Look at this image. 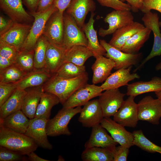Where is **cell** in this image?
<instances>
[{
    "instance_id": "46",
    "label": "cell",
    "mask_w": 161,
    "mask_h": 161,
    "mask_svg": "<svg viewBox=\"0 0 161 161\" xmlns=\"http://www.w3.org/2000/svg\"><path fill=\"white\" fill-rule=\"evenodd\" d=\"M16 22L12 20L0 16V35L4 33L10 28Z\"/></svg>"
},
{
    "instance_id": "54",
    "label": "cell",
    "mask_w": 161,
    "mask_h": 161,
    "mask_svg": "<svg viewBox=\"0 0 161 161\" xmlns=\"http://www.w3.org/2000/svg\"><path fill=\"white\" fill-rule=\"evenodd\" d=\"M155 93L157 98L161 100V91L155 92Z\"/></svg>"
},
{
    "instance_id": "42",
    "label": "cell",
    "mask_w": 161,
    "mask_h": 161,
    "mask_svg": "<svg viewBox=\"0 0 161 161\" xmlns=\"http://www.w3.org/2000/svg\"><path fill=\"white\" fill-rule=\"evenodd\" d=\"M18 50L13 46L0 41V56L15 61Z\"/></svg>"
},
{
    "instance_id": "37",
    "label": "cell",
    "mask_w": 161,
    "mask_h": 161,
    "mask_svg": "<svg viewBox=\"0 0 161 161\" xmlns=\"http://www.w3.org/2000/svg\"><path fill=\"white\" fill-rule=\"evenodd\" d=\"M49 41L42 35L38 39L34 48V61L35 69L44 68L46 51Z\"/></svg>"
},
{
    "instance_id": "24",
    "label": "cell",
    "mask_w": 161,
    "mask_h": 161,
    "mask_svg": "<svg viewBox=\"0 0 161 161\" xmlns=\"http://www.w3.org/2000/svg\"><path fill=\"white\" fill-rule=\"evenodd\" d=\"M52 76V75L44 68L35 69L27 72L16 82L17 88L26 90L27 88L42 86Z\"/></svg>"
},
{
    "instance_id": "47",
    "label": "cell",
    "mask_w": 161,
    "mask_h": 161,
    "mask_svg": "<svg viewBox=\"0 0 161 161\" xmlns=\"http://www.w3.org/2000/svg\"><path fill=\"white\" fill-rule=\"evenodd\" d=\"M55 0H39L36 12H40L46 11L54 4Z\"/></svg>"
},
{
    "instance_id": "40",
    "label": "cell",
    "mask_w": 161,
    "mask_h": 161,
    "mask_svg": "<svg viewBox=\"0 0 161 161\" xmlns=\"http://www.w3.org/2000/svg\"><path fill=\"white\" fill-rule=\"evenodd\" d=\"M25 155L0 146V161H26Z\"/></svg>"
},
{
    "instance_id": "31",
    "label": "cell",
    "mask_w": 161,
    "mask_h": 161,
    "mask_svg": "<svg viewBox=\"0 0 161 161\" xmlns=\"http://www.w3.org/2000/svg\"><path fill=\"white\" fill-rule=\"evenodd\" d=\"M92 56L93 54L86 47L75 45L66 49L63 62H69L82 66Z\"/></svg>"
},
{
    "instance_id": "6",
    "label": "cell",
    "mask_w": 161,
    "mask_h": 161,
    "mask_svg": "<svg viewBox=\"0 0 161 161\" xmlns=\"http://www.w3.org/2000/svg\"><path fill=\"white\" fill-rule=\"evenodd\" d=\"M100 42L105 49V56L113 60L115 63L114 69H126L138 64L143 56L142 53L130 54L125 53L110 45L104 40Z\"/></svg>"
},
{
    "instance_id": "21",
    "label": "cell",
    "mask_w": 161,
    "mask_h": 161,
    "mask_svg": "<svg viewBox=\"0 0 161 161\" xmlns=\"http://www.w3.org/2000/svg\"><path fill=\"white\" fill-rule=\"evenodd\" d=\"M106 131L100 124L92 127L89 138L84 145L85 148L97 147L114 150L118 143Z\"/></svg>"
},
{
    "instance_id": "56",
    "label": "cell",
    "mask_w": 161,
    "mask_h": 161,
    "mask_svg": "<svg viewBox=\"0 0 161 161\" xmlns=\"http://www.w3.org/2000/svg\"><path fill=\"white\" fill-rule=\"evenodd\" d=\"M158 153H159L161 154V151H159V152H158Z\"/></svg>"
},
{
    "instance_id": "39",
    "label": "cell",
    "mask_w": 161,
    "mask_h": 161,
    "mask_svg": "<svg viewBox=\"0 0 161 161\" xmlns=\"http://www.w3.org/2000/svg\"><path fill=\"white\" fill-rule=\"evenodd\" d=\"M27 73L14 64L6 68L0 70V82L9 83L16 82Z\"/></svg>"
},
{
    "instance_id": "15",
    "label": "cell",
    "mask_w": 161,
    "mask_h": 161,
    "mask_svg": "<svg viewBox=\"0 0 161 161\" xmlns=\"http://www.w3.org/2000/svg\"><path fill=\"white\" fill-rule=\"evenodd\" d=\"M100 124L120 145L129 148L133 145V134L126 130L124 126L110 117H104Z\"/></svg>"
},
{
    "instance_id": "18",
    "label": "cell",
    "mask_w": 161,
    "mask_h": 161,
    "mask_svg": "<svg viewBox=\"0 0 161 161\" xmlns=\"http://www.w3.org/2000/svg\"><path fill=\"white\" fill-rule=\"evenodd\" d=\"M31 26L30 24L15 23L8 30L0 35V41L13 46L19 51L28 35Z\"/></svg>"
},
{
    "instance_id": "19",
    "label": "cell",
    "mask_w": 161,
    "mask_h": 161,
    "mask_svg": "<svg viewBox=\"0 0 161 161\" xmlns=\"http://www.w3.org/2000/svg\"><path fill=\"white\" fill-rule=\"evenodd\" d=\"M95 8L93 0H72L66 9V13L71 16L82 29L87 14L89 12H94Z\"/></svg>"
},
{
    "instance_id": "28",
    "label": "cell",
    "mask_w": 161,
    "mask_h": 161,
    "mask_svg": "<svg viewBox=\"0 0 161 161\" xmlns=\"http://www.w3.org/2000/svg\"><path fill=\"white\" fill-rule=\"evenodd\" d=\"M126 95L136 96L142 94L161 91V78L156 76L148 81H139L129 84Z\"/></svg>"
},
{
    "instance_id": "4",
    "label": "cell",
    "mask_w": 161,
    "mask_h": 161,
    "mask_svg": "<svg viewBox=\"0 0 161 161\" xmlns=\"http://www.w3.org/2000/svg\"><path fill=\"white\" fill-rule=\"evenodd\" d=\"M58 10L53 5L44 11L30 13L34 20L28 35L20 49H34L37 41L43 34L47 21L51 16Z\"/></svg>"
},
{
    "instance_id": "48",
    "label": "cell",
    "mask_w": 161,
    "mask_h": 161,
    "mask_svg": "<svg viewBox=\"0 0 161 161\" xmlns=\"http://www.w3.org/2000/svg\"><path fill=\"white\" fill-rule=\"evenodd\" d=\"M124 2L126 1L131 6V10L136 13L140 10L143 5V0H120Z\"/></svg>"
},
{
    "instance_id": "35",
    "label": "cell",
    "mask_w": 161,
    "mask_h": 161,
    "mask_svg": "<svg viewBox=\"0 0 161 161\" xmlns=\"http://www.w3.org/2000/svg\"><path fill=\"white\" fill-rule=\"evenodd\" d=\"M34 49L31 50L21 49L18 51L15 64L22 71L27 73L35 69Z\"/></svg>"
},
{
    "instance_id": "55",
    "label": "cell",
    "mask_w": 161,
    "mask_h": 161,
    "mask_svg": "<svg viewBox=\"0 0 161 161\" xmlns=\"http://www.w3.org/2000/svg\"><path fill=\"white\" fill-rule=\"evenodd\" d=\"M58 161H63L64 159L61 156H59L58 158Z\"/></svg>"
},
{
    "instance_id": "38",
    "label": "cell",
    "mask_w": 161,
    "mask_h": 161,
    "mask_svg": "<svg viewBox=\"0 0 161 161\" xmlns=\"http://www.w3.org/2000/svg\"><path fill=\"white\" fill-rule=\"evenodd\" d=\"M132 133L134 136L133 145H135L143 150L151 153L161 151V147L149 140L144 135L141 130L134 131Z\"/></svg>"
},
{
    "instance_id": "16",
    "label": "cell",
    "mask_w": 161,
    "mask_h": 161,
    "mask_svg": "<svg viewBox=\"0 0 161 161\" xmlns=\"http://www.w3.org/2000/svg\"><path fill=\"white\" fill-rule=\"evenodd\" d=\"M78 121L86 128H92L100 124L104 117L98 99L89 101L83 106Z\"/></svg>"
},
{
    "instance_id": "36",
    "label": "cell",
    "mask_w": 161,
    "mask_h": 161,
    "mask_svg": "<svg viewBox=\"0 0 161 161\" xmlns=\"http://www.w3.org/2000/svg\"><path fill=\"white\" fill-rule=\"evenodd\" d=\"M85 66H79L69 62H64L55 74L63 78H72L79 76L86 72Z\"/></svg>"
},
{
    "instance_id": "32",
    "label": "cell",
    "mask_w": 161,
    "mask_h": 161,
    "mask_svg": "<svg viewBox=\"0 0 161 161\" xmlns=\"http://www.w3.org/2000/svg\"><path fill=\"white\" fill-rule=\"evenodd\" d=\"M151 32L150 30L145 27L127 40L121 50L128 53H138L144 44L149 38Z\"/></svg>"
},
{
    "instance_id": "33",
    "label": "cell",
    "mask_w": 161,
    "mask_h": 161,
    "mask_svg": "<svg viewBox=\"0 0 161 161\" xmlns=\"http://www.w3.org/2000/svg\"><path fill=\"white\" fill-rule=\"evenodd\" d=\"M60 103L59 99L55 95L50 92H44L37 107L34 117L49 120L52 108Z\"/></svg>"
},
{
    "instance_id": "52",
    "label": "cell",
    "mask_w": 161,
    "mask_h": 161,
    "mask_svg": "<svg viewBox=\"0 0 161 161\" xmlns=\"http://www.w3.org/2000/svg\"><path fill=\"white\" fill-rule=\"evenodd\" d=\"M27 160L31 161H49V160H47L41 158L35 153L34 151H32L29 153L27 155Z\"/></svg>"
},
{
    "instance_id": "44",
    "label": "cell",
    "mask_w": 161,
    "mask_h": 161,
    "mask_svg": "<svg viewBox=\"0 0 161 161\" xmlns=\"http://www.w3.org/2000/svg\"><path fill=\"white\" fill-rule=\"evenodd\" d=\"M152 10L161 13V0H143L140 10L145 13ZM159 24L161 27V21L159 22Z\"/></svg>"
},
{
    "instance_id": "1",
    "label": "cell",
    "mask_w": 161,
    "mask_h": 161,
    "mask_svg": "<svg viewBox=\"0 0 161 161\" xmlns=\"http://www.w3.org/2000/svg\"><path fill=\"white\" fill-rule=\"evenodd\" d=\"M88 78L86 72L72 78H63L53 74L42 88L44 92L57 96L62 105L76 90L87 83Z\"/></svg>"
},
{
    "instance_id": "53",
    "label": "cell",
    "mask_w": 161,
    "mask_h": 161,
    "mask_svg": "<svg viewBox=\"0 0 161 161\" xmlns=\"http://www.w3.org/2000/svg\"><path fill=\"white\" fill-rule=\"evenodd\" d=\"M155 69L157 71L161 70V61L157 64L155 66Z\"/></svg>"
},
{
    "instance_id": "7",
    "label": "cell",
    "mask_w": 161,
    "mask_h": 161,
    "mask_svg": "<svg viewBox=\"0 0 161 161\" xmlns=\"http://www.w3.org/2000/svg\"><path fill=\"white\" fill-rule=\"evenodd\" d=\"M142 20L145 27L152 31L154 42L150 53L134 70V72L140 69L149 60L155 57L161 55V32L158 14L151 11L145 13L142 18Z\"/></svg>"
},
{
    "instance_id": "17",
    "label": "cell",
    "mask_w": 161,
    "mask_h": 161,
    "mask_svg": "<svg viewBox=\"0 0 161 161\" xmlns=\"http://www.w3.org/2000/svg\"><path fill=\"white\" fill-rule=\"evenodd\" d=\"M22 3V0H0V7L14 22L30 24L34 18L26 11Z\"/></svg>"
},
{
    "instance_id": "3",
    "label": "cell",
    "mask_w": 161,
    "mask_h": 161,
    "mask_svg": "<svg viewBox=\"0 0 161 161\" xmlns=\"http://www.w3.org/2000/svg\"><path fill=\"white\" fill-rule=\"evenodd\" d=\"M81 106L75 108H63L52 118L47 122L46 129L48 136L55 137L62 135L70 136L71 132L68 125L72 119L81 111Z\"/></svg>"
},
{
    "instance_id": "20",
    "label": "cell",
    "mask_w": 161,
    "mask_h": 161,
    "mask_svg": "<svg viewBox=\"0 0 161 161\" xmlns=\"http://www.w3.org/2000/svg\"><path fill=\"white\" fill-rule=\"evenodd\" d=\"M132 67L119 69L111 74L100 86L103 91L118 89L121 86H127L129 82L139 78L140 76L137 73H130Z\"/></svg>"
},
{
    "instance_id": "23",
    "label": "cell",
    "mask_w": 161,
    "mask_h": 161,
    "mask_svg": "<svg viewBox=\"0 0 161 161\" xmlns=\"http://www.w3.org/2000/svg\"><path fill=\"white\" fill-rule=\"evenodd\" d=\"M95 13L91 12L90 18L82 28L88 40L87 47L91 52L95 58L99 56H105L106 51L99 41L97 30L94 27Z\"/></svg>"
},
{
    "instance_id": "43",
    "label": "cell",
    "mask_w": 161,
    "mask_h": 161,
    "mask_svg": "<svg viewBox=\"0 0 161 161\" xmlns=\"http://www.w3.org/2000/svg\"><path fill=\"white\" fill-rule=\"evenodd\" d=\"M102 6L110 7L115 10H131L130 6L120 0H96Z\"/></svg>"
},
{
    "instance_id": "27",
    "label": "cell",
    "mask_w": 161,
    "mask_h": 161,
    "mask_svg": "<svg viewBox=\"0 0 161 161\" xmlns=\"http://www.w3.org/2000/svg\"><path fill=\"white\" fill-rule=\"evenodd\" d=\"M42 86L31 87L26 90L21 110L30 119L34 117L41 96L44 92Z\"/></svg>"
},
{
    "instance_id": "51",
    "label": "cell",
    "mask_w": 161,
    "mask_h": 161,
    "mask_svg": "<svg viewBox=\"0 0 161 161\" xmlns=\"http://www.w3.org/2000/svg\"><path fill=\"white\" fill-rule=\"evenodd\" d=\"M15 64V61L0 56V70L6 68Z\"/></svg>"
},
{
    "instance_id": "12",
    "label": "cell",
    "mask_w": 161,
    "mask_h": 161,
    "mask_svg": "<svg viewBox=\"0 0 161 161\" xmlns=\"http://www.w3.org/2000/svg\"><path fill=\"white\" fill-rule=\"evenodd\" d=\"M134 97L129 96L113 116V120L124 127L134 128L138 120L137 104Z\"/></svg>"
},
{
    "instance_id": "45",
    "label": "cell",
    "mask_w": 161,
    "mask_h": 161,
    "mask_svg": "<svg viewBox=\"0 0 161 161\" xmlns=\"http://www.w3.org/2000/svg\"><path fill=\"white\" fill-rule=\"evenodd\" d=\"M129 148L120 145L116 147L113 152L114 161H126Z\"/></svg>"
},
{
    "instance_id": "26",
    "label": "cell",
    "mask_w": 161,
    "mask_h": 161,
    "mask_svg": "<svg viewBox=\"0 0 161 161\" xmlns=\"http://www.w3.org/2000/svg\"><path fill=\"white\" fill-rule=\"evenodd\" d=\"M145 27L144 24L134 21L117 30L113 34L109 43L121 50L126 42L135 34Z\"/></svg>"
},
{
    "instance_id": "49",
    "label": "cell",
    "mask_w": 161,
    "mask_h": 161,
    "mask_svg": "<svg viewBox=\"0 0 161 161\" xmlns=\"http://www.w3.org/2000/svg\"><path fill=\"white\" fill-rule=\"evenodd\" d=\"M72 0H55L54 5L61 13L64 14Z\"/></svg>"
},
{
    "instance_id": "10",
    "label": "cell",
    "mask_w": 161,
    "mask_h": 161,
    "mask_svg": "<svg viewBox=\"0 0 161 161\" xmlns=\"http://www.w3.org/2000/svg\"><path fill=\"white\" fill-rule=\"evenodd\" d=\"M64 32V14L58 10L48 20L42 35L49 42L63 46Z\"/></svg>"
},
{
    "instance_id": "34",
    "label": "cell",
    "mask_w": 161,
    "mask_h": 161,
    "mask_svg": "<svg viewBox=\"0 0 161 161\" xmlns=\"http://www.w3.org/2000/svg\"><path fill=\"white\" fill-rule=\"evenodd\" d=\"M114 149L97 147L85 148L81 159L83 161H114Z\"/></svg>"
},
{
    "instance_id": "5",
    "label": "cell",
    "mask_w": 161,
    "mask_h": 161,
    "mask_svg": "<svg viewBox=\"0 0 161 161\" xmlns=\"http://www.w3.org/2000/svg\"><path fill=\"white\" fill-rule=\"evenodd\" d=\"M64 21L63 46L66 49L77 45L87 47L88 40L85 34L74 19L67 13H64Z\"/></svg>"
},
{
    "instance_id": "9",
    "label": "cell",
    "mask_w": 161,
    "mask_h": 161,
    "mask_svg": "<svg viewBox=\"0 0 161 161\" xmlns=\"http://www.w3.org/2000/svg\"><path fill=\"white\" fill-rule=\"evenodd\" d=\"M134 17L130 10H114L108 13L104 21L109 24L107 29L100 28L99 35L104 37L113 34L117 30L134 21Z\"/></svg>"
},
{
    "instance_id": "2",
    "label": "cell",
    "mask_w": 161,
    "mask_h": 161,
    "mask_svg": "<svg viewBox=\"0 0 161 161\" xmlns=\"http://www.w3.org/2000/svg\"><path fill=\"white\" fill-rule=\"evenodd\" d=\"M0 146L27 155L38 146L24 134L16 132L0 125Z\"/></svg>"
},
{
    "instance_id": "30",
    "label": "cell",
    "mask_w": 161,
    "mask_h": 161,
    "mask_svg": "<svg viewBox=\"0 0 161 161\" xmlns=\"http://www.w3.org/2000/svg\"><path fill=\"white\" fill-rule=\"evenodd\" d=\"M27 90L17 88L9 98L0 106V120L21 110L24 97Z\"/></svg>"
},
{
    "instance_id": "11",
    "label": "cell",
    "mask_w": 161,
    "mask_h": 161,
    "mask_svg": "<svg viewBox=\"0 0 161 161\" xmlns=\"http://www.w3.org/2000/svg\"><path fill=\"white\" fill-rule=\"evenodd\" d=\"M103 91L100 86L87 83L76 90L62 104L63 107L71 108L83 106L91 99L99 96Z\"/></svg>"
},
{
    "instance_id": "41",
    "label": "cell",
    "mask_w": 161,
    "mask_h": 161,
    "mask_svg": "<svg viewBox=\"0 0 161 161\" xmlns=\"http://www.w3.org/2000/svg\"><path fill=\"white\" fill-rule=\"evenodd\" d=\"M17 88L16 82L9 83L0 82V106L9 98Z\"/></svg>"
},
{
    "instance_id": "14",
    "label": "cell",
    "mask_w": 161,
    "mask_h": 161,
    "mask_svg": "<svg viewBox=\"0 0 161 161\" xmlns=\"http://www.w3.org/2000/svg\"><path fill=\"white\" fill-rule=\"evenodd\" d=\"M48 120L35 117L30 119L29 126L24 134L32 139L38 146L51 150L53 146L48 140L46 129Z\"/></svg>"
},
{
    "instance_id": "22",
    "label": "cell",
    "mask_w": 161,
    "mask_h": 161,
    "mask_svg": "<svg viewBox=\"0 0 161 161\" xmlns=\"http://www.w3.org/2000/svg\"><path fill=\"white\" fill-rule=\"evenodd\" d=\"M66 50L62 46L49 42L44 69L52 75L56 73L63 63Z\"/></svg>"
},
{
    "instance_id": "50",
    "label": "cell",
    "mask_w": 161,
    "mask_h": 161,
    "mask_svg": "<svg viewBox=\"0 0 161 161\" xmlns=\"http://www.w3.org/2000/svg\"><path fill=\"white\" fill-rule=\"evenodd\" d=\"M26 6L30 11V13L36 11L39 0H22Z\"/></svg>"
},
{
    "instance_id": "8",
    "label": "cell",
    "mask_w": 161,
    "mask_h": 161,
    "mask_svg": "<svg viewBox=\"0 0 161 161\" xmlns=\"http://www.w3.org/2000/svg\"><path fill=\"white\" fill-rule=\"evenodd\" d=\"M139 120L158 125L161 117V100L151 96H145L137 104Z\"/></svg>"
},
{
    "instance_id": "13",
    "label": "cell",
    "mask_w": 161,
    "mask_h": 161,
    "mask_svg": "<svg viewBox=\"0 0 161 161\" xmlns=\"http://www.w3.org/2000/svg\"><path fill=\"white\" fill-rule=\"evenodd\" d=\"M125 95L118 89L106 90L102 93L98 100L104 117L114 115L122 105Z\"/></svg>"
},
{
    "instance_id": "25",
    "label": "cell",
    "mask_w": 161,
    "mask_h": 161,
    "mask_svg": "<svg viewBox=\"0 0 161 161\" xmlns=\"http://www.w3.org/2000/svg\"><path fill=\"white\" fill-rule=\"evenodd\" d=\"M95 58L91 67L93 72L92 82L94 84L105 81L115 65L113 60L104 56H98Z\"/></svg>"
},
{
    "instance_id": "29",
    "label": "cell",
    "mask_w": 161,
    "mask_h": 161,
    "mask_svg": "<svg viewBox=\"0 0 161 161\" xmlns=\"http://www.w3.org/2000/svg\"><path fill=\"white\" fill-rule=\"evenodd\" d=\"M30 122V119L19 110L0 120V125L16 132L25 134Z\"/></svg>"
}]
</instances>
